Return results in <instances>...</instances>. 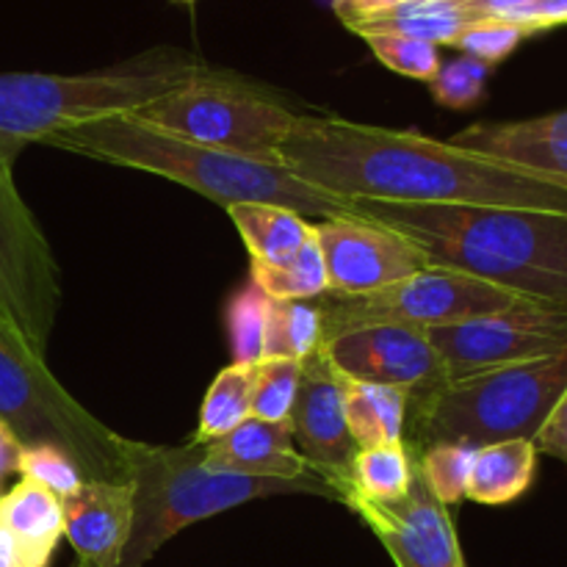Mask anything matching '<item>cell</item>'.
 <instances>
[{"mask_svg":"<svg viewBox=\"0 0 567 567\" xmlns=\"http://www.w3.org/2000/svg\"><path fill=\"white\" fill-rule=\"evenodd\" d=\"M299 181L341 199L487 205L567 216V186L415 131L299 114L280 150Z\"/></svg>","mask_w":567,"mask_h":567,"instance_id":"obj_1","label":"cell"},{"mask_svg":"<svg viewBox=\"0 0 567 567\" xmlns=\"http://www.w3.org/2000/svg\"><path fill=\"white\" fill-rule=\"evenodd\" d=\"M352 214L402 233L432 266L463 271L529 302L567 308V216L487 205L352 199Z\"/></svg>","mask_w":567,"mask_h":567,"instance_id":"obj_2","label":"cell"},{"mask_svg":"<svg viewBox=\"0 0 567 567\" xmlns=\"http://www.w3.org/2000/svg\"><path fill=\"white\" fill-rule=\"evenodd\" d=\"M42 144L103 164L166 177L214 199L225 210L238 203H266L297 210L305 219L352 214L349 199L299 181L288 166L192 144L153 125H144L131 114L103 116L66 127L44 138Z\"/></svg>","mask_w":567,"mask_h":567,"instance_id":"obj_3","label":"cell"},{"mask_svg":"<svg viewBox=\"0 0 567 567\" xmlns=\"http://www.w3.org/2000/svg\"><path fill=\"white\" fill-rule=\"evenodd\" d=\"M181 48H153L103 70L78 75L0 72V161L14 166L28 144L103 116L131 114L203 70Z\"/></svg>","mask_w":567,"mask_h":567,"instance_id":"obj_4","label":"cell"},{"mask_svg":"<svg viewBox=\"0 0 567 567\" xmlns=\"http://www.w3.org/2000/svg\"><path fill=\"white\" fill-rule=\"evenodd\" d=\"M567 388V349L529 363L443 380L410 393L404 449L410 460L437 443L482 449L502 441H535Z\"/></svg>","mask_w":567,"mask_h":567,"instance_id":"obj_5","label":"cell"},{"mask_svg":"<svg viewBox=\"0 0 567 567\" xmlns=\"http://www.w3.org/2000/svg\"><path fill=\"white\" fill-rule=\"evenodd\" d=\"M205 446H150L127 441L125 460L133 485V529L120 567H144L186 526L266 496L332 491L319 474L305 480L221 474L203 465Z\"/></svg>","mask_w":567,"mask_h":567,"instance_id":"obj_6","label":"cell"},{"mask_svg":"<svg viewBox=\"0 0 567 567\" xmlns=\"http://www.w3.org/2000/svg\"><path fill=\"white\" fill-rule=\"evenodd\" d=\"M0 421L22 446H53L75 460L86 480L131 482L125 437L94 419L50 374L48 360L33 358L0 336Z\"/></svg>","mask_w":567,"mask_h":567,"instance_id":"obj_7","label":"cell"},{"mask_svg":"<svg viewBox=\"0 0 567 567\" xmlns=\"http://www.w3.org/2000/svg\"><path fill=\"white\" fill-rule=\"evenodd\" d=\"M131 116L192 144L280 164V150L299 114L264 89L203 66Z\"/></svg>","mask_w":567,"mask_h":567,"instance_id":"obj_8","label":"cell"},{"mask_svg":"<svg viewBox=\"0 0 567 567\" xmlns=\"http://www.w3.org/2000/svg\"><path fill=\"white\" fill-rule=\"evenodd\" d=\"M526 305L537 302L520 299L518 293H509L463 271L430 266L374 293L347 297V293L327 291L321 293V302L316 308L321 313V341H327L332 336L369 324L435 330V327L460 324V321L482 319V316L507 313Z\"/></svg>","mask_w":567,"mask_h":567,"instance_id":"obj_9","label":"cell"},{"mask_svg":"<svg viewBox=\"0 0 567 567\" xmlns=\"http://www.w3.org/2000/svg\"><path fill=\"white\" fill-rule=\"evenodd\" d=\"M61 308V269L39 219L0 161V336L33 358L48 354Z\"/></svg>","mask_w":567,"mask_h":567,"instance_id":"obj_10","label":"cell"},{"mask_svg":"<svg viewBox=\"0 0 567 567\" xmlns=\"http://www.w3.org/2000/svg\"><path fill=\"white\" fill-rule=\"evenodd\" d=\"M446 380L554 358L567 349V308L526 305L507 313L482 316L426 330Z\"/></svg>","mask_w":567,"mask_h":567,"instance_id":"obj_11","label":"cell"},{"mask_svg":"<svg viewBox=\"0 0 567 567\" xmlns=\"http://www.w3.org/2000/svg\"><path fill=\"white\" fill-rule=\"evenodd\" d=\"M310 227L324 258L330 293H374L432 266L419 244L363 216L313 219Z\"/></svg>","mask_w":567,"mask_h":567,"instance_id":"obj_12","label":"cell"},{"mask_svg":"<svg viewBox=\"0 0 567 567\" xmlns=\"http://www.w3.org/2000/svg\"><path fill=\"white\" fill-rule=\"evenodd\" d=\"M343 385L347 377L330 363L319 343L302 360L297 399L291 408L293 443L308 460L310 471L327 482L332 498L338 502L354 491V457H358V443L349 432L347 410H343Z\"/></svg>","mask_w":567,"mask_h":567,"instance_id":"obj_13","label":"cell"},{"mask_svg":"<svg viewBox=\"0 0 567 567\" xmlns=\"http://www.w3.org/2000/svg\"><path fill=\"white\" fill-rule=\"evenodd\" d=\"M341 502L374 532L396 567H468L449 507L426 491L419 468L399 502H371L358 493Z\"/></svg>","mask_w":567,"mask_h":567,"instance_id":"obj_14","label":"cell"},{"mask_svg":"<svg viewBox=\"0 0 567 567\" xmlns=\"http://www.w3.org/2000/svg\"><path fill=\"white\" fill-rule=\"evenodd\" d=\"M321 349L347 380L369 385L404 388L408 393L426 391L446 380L441 358L426 330L402 324H369L341 332Z\"/></svg>","mask_w":567,"mask_h":567,"instance_id":"obj_15","label":"cell"},{"mask_svg":"<svg viewBox=\"0 0 567 567\" xmlns=\"http://www.w3.org/2000/svg\"><path fill=\"white\" fill-rule=\"evenodd\" d=\"M64 537L78 567H120L133 529L131 482L86 480L72 496L61 498Z\"/></svg>","mask_w":567,"mask_h":567,"instance_id":"obj_16","label":"cell"},{"mask_svg":"<svg viewBox=\"0 0 567 567\" xmlns=\"http://www.w3.org/2000/svg\"><path fill=\"white\" fill-rule=\"evenodd\" d=\"M449 142L567 186V109L535 120L476 122Z\"/></svg>","mask_w":567,"mask_h":567,"instance_id":"obj_17","label":"cell"},{"mask_svg":"<svg viewBox=\"0 0 567 567\" xmlns=\"http://www.w3.org/2000/svg\"><path fill=\"white\" fill-rule=\"evenodd\" d=\"M203 465L221 474L266 476V480H305L316 474L293 443L291 419L260 421L255 415L219 441L208 443L203 452Z\"/></svg>","mask_w":567,"mask_h":567,"instance_id":"obj_18","label":"cell"},{"mask_svg":"<svg viewBox=\"0 0 567 567\" xmlns=\"http://www.w3.org/2000/svg\"><path fill=\"white\" fill-rule=\"evenodd\" d=\"M0 529L9 532L39 563L50 565L64 537V509L55 493L31 480H22L0 493Z\"/></svg>","mask_w":567,"mask_h":567,"instance_id":"obj_19","label":"cell"},{"mask_svg":"<svg viewBox=\"0 0 567 567\" xmlns=\"http://www.w3.org/2000/svg\"><path fill=\"white\" fill-rule=\"evenodd\" d=\"M227 216L258 266L286 264L313 238L310 219L282 205L238 203L227 208Z\"/></svg>","mask_w":567,"mask_h":567,"instance_id":"obj_20","label":"cell"},{"mask_svg":"<svg viewBox=\"0 0 567 567\" xmlns=\"http://www.w3.org/2000/svg\"><path fill=\"white\" fill-rule=\"evenodd\" d=\"M535 441H502L476 449L465 498L485 507H504L524 496L537 471Z\"/></svg>","mask_w":567,"mask_h":567,"instance_id":"obj_21","label":"cell"},{"mask_svg":"<svg viewBox=\"0 0 567 567\" xmlns=\"http://www.w3.org/2000/svg\"><path fill=\"white\" fill-rule=\"evenodd\" d=\"M480 22L465 0H404L391 11L371 20L352 25L349 31L365 37V33H399V37L421 39L435 48L454 44L460 33L468 25Z\"/></svg>","mask_w":567,"mask_h":567,"instance_id":"obj_22","label":"cell"},{"mask_svg":"<svg viewBox=\"0 0 567 567\" xmlns=\"http://www.w3.org/2000/svg\"><path fill=\"white\" fill-rule=\"evenodd\" d=\"M408 396L410 393L404 388L347 380V385H343V410H347V424L358 449L380 446V443H402Z\"/></svg>","mask_w":567,"mask_h":567,"instance_id":"obj_23","label":"cell"},{"mask_svg":"<svg viewBox=\"0 0 567 567\" xmlns=\"http://www.w3.org/2000/svg\"><path fill=\"white\" fill-rule=\"evenodd\" d=\"M252 391H255V365L233 363L216 374L199 410V426L192 443L208 446L219 441L227 432L236 430L247 419H252Z\"/></svg>","mask_w":567,"mask_h":567,"instance_id":"obj_24","label":"cell"},{"mask_svg":"<svg viewBox=\"0 0 567 567\" xmlns=\"http://www.w3.org/2000/svg\"><path fill=\"white\" fill-rule=\"evenodd\" d=\"M415 463L404 443H380L358 449L354 457V491L371 502H399L413 485Z\"/></svg>","mask_w":567,"mask_h":567,"instance_id":"obj_25","label":"cell"},{"mask_svg":"<svg viewBox=\"0 0 567 567\" xmlns=\"http://www.w3.org/2000/svg\"><path fill=\"white\" fill-rule=\"evenodd\" d=\"M313 230V227H310ZM249 280L260 288L269 299H293V302H310L330 291L327 282V266L316 238H310L291 260L277 266L252 264Z\"/></svg>","mask_w":567,"mask_h":567,"instance_id":"obj_26","label":"cell"},{"mask_svg":"<svg viewBox=\"0 0 567 567\" xmlns=\"http://www.w3.org/2000/svg\"><path fill=\"white\" fill-rule=\"evenodd\" d=\"M321 343V313L310 302L269 299L264 358L305 360Z\"/></svg>","mask_w":567,"mask_h":567,"instance_id":"obj_27","label":"cell"},{"mask_svg":"<svg viewBox=\"0 0 567 567\" xmlns=\"http://www.w3.org/2000/svg\"><path fill=\"white\" fill-rule=\"evenodd\" d=\"M227 341L233 363L255 365L266 354V327H269V297L252 280L238 288L225 310Z\"/></svg>","mask_w":567,"mask_h":567,"instance_id":"obj_28","label":"cell"},{"mask_svg":"<svg viewBox=\"0 0 567 567\" xmlns=\"http://www.w3.org/2000/svg\"><path fill=\"white\" fill-rule=\"evenodd\" d=\"M476 449L457 446V443H437L430 446L419 460L421 480H424L426 491L443 504V507H454L465 498L471 482V468H474Z\"/></svg>","mask_w":567,"mask_h":567,"instance_id":"obj_29","label":"cell"},{"mask_svg":"<svg viewBox=\"0 0 567 567\" xmlns=\"http://www.w3.org/2000/svg\"><path fill=\"white\" fill-rule=\"evenodd\" d=\"M299 369L302 360L264 358L255 363L252 415L260 421L291 419L293 399H297Z\"/></svg>","mask_w":567,"mask_h":567,"instance_id":"obj_30","label":"cell"},{"mask_svg":"<svg viewBox=\"0 0 567 567\" xmlns=\"http://www.w3.org/2000/svg\"><path fill=\"white\" fill-rule=\"evenodd\" d=\"M360 39H365L380 64L404 78L430 83L443 64L441 50L421 39L399 37V33H365Z\"/></svg>","mask_w":567,"mask_h":567,"instance_id":"obj_31","label":"cell"},{"mask_svg":"<svg viewBox=\"0 0 567 567\" xmlns=\"http://www.w3.org/2000/svg\"><path fill=\"white\" fill-rule=\"evenodd\" d=\"M493 66L482 64L471 55H457L452 61H443L437 75L430 81V92L437 105L452 111H468L482 103Z\"/></svg>","mask_w":567,"mask_h":567,"instance_id":"obj_32","label":"cell"},{"mask_svg":"<svg viewBox=\"0 0 567 567\" xmlns=\"http://www.w3.org/2000/svg\"><path fill=\"white\" fill-rule=\"evenodd\" d=\"M20 476L37 482L59 498L72 496L86 482L75 460L53 446H22Z\"/></svg>","mask_w":567,"mask_h":567,"instance_id":"obj_33","label":"cell"},{"mask_svg":"<svg viewBox=\"0 0 567 567\" xmlns=\"http://www.w3.org/2000/svg\"><path fill=\"white\" fill-rule=\"evenodd\" d=\"M526 37H532V31L526 25H520V22L480 20L474 22V25L465 28L452 48H460L463 55H471V59H480L482 64L496 66L498 61L513 55L515 48H518Z\"/></svg>","mask_w":567,"mask_h":567,"instance_id":"obj_34","label":"cell"},{"mask_svg":"<svg viewBox=\"0 0 567 567\" xmlns=\"http://www.w3.org/2000/svg\"><path fill=\"white\" fill-rule=\"evenodd\" d=\"M535 446L540 454H551V457L567 463V388L557 408L551 410L548 421L543 424V430L537 432Z\"/></svg>","mask_w":567,"mask_h":567,"instance_id":"obj_35","label":"cell"},{"mask_svg":"<svg viewBox=\"0 0 567 567\" xmlns=\"http://www.w3.org/2000/svg\"><path fill=\"white\" fill-rule=\"evenodd\" d=\"M509 22H520L532 33L548 31L554 25H567V0H535L524 11L509 17Z\"/></svg>","mask_w":567,"mask_h":567,"instance_id":"obj_36","label":"cell"},{"mask_svg":"<svg viewBox=\"0 0 567 567\" xmlns=\"http://www.w3.org/2000/svg\"><path fill=\"white\" fill-rule=\"evenodd\" d=\"M404 3V0H336L332 9L341 17V22L347 28L360 25V22L371 20V17H380L385 11H391L393 6Z\"/></svg>","mask_w":567,"mask_h":567,"instance_id":"obj_37","label":"cell"},{"mask_svg":"<svg viewBox=\"0 0 567 567\" xmlns=\"http://www.w3.org/2000/svg\"><path fill=\"white\" fill-rule=\"evenodd\" d=\"M20 457H22V443L17 441L14 432L0 421V493H6V482L14 474H20Z\"/></svg>","mask_w":567,"mask_h":567,"instance_id":"obj_38","label":"cell"},{"mask_svg":"<svg viewBox=\"0 0 567 567\" xmlns=\"http://www.w3.org/2000/svg\"><path fill=\"white\" fill-rule=\"evenodd\" d=\"M480 20H509L535 0H465Z\"/></svg>","mask_w":567,"mask_h":567,"instance_id":"obj_39","label":"cell"},{"mask_svg":"<svg viewBox=\"0 0 567 567\" xmlns=\"http://www.w3.org/2000/svg\"><path fill=\"white\" fill-rule=\"evenodd\" d=\"M177 3H194V0H177Z\"/></svg>","mask_w":567,"mask_h":567,"instance_id":"obj_40","label":"cell"}]
</instances>
